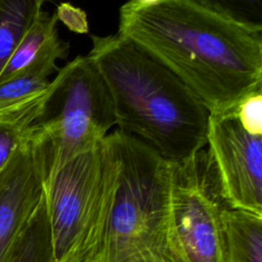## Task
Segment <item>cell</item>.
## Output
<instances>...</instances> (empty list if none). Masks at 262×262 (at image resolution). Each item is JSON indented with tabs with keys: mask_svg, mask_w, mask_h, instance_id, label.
Masks as SVG:
<instances>
[{
	"mask_svg": "<svg viewBox=\"0 0 262 262\" xmlns=\"http://www.w3.org/2000/svg\"><path fill=\"white\" fill-rule=\"evenodd\" d=\"M117 34L177 76L210 115L232 114L262 90V31L189 0H129L120 7Z\"/></svg>",
	"mask_w": 262,
	"mask_h": 262,
	"instance_id": "6da1fadb",
	"label": "cell"
},
{
	"mask_svg": "<svg viewBox=\"0 0 262 262\" xmlns=\"http://www.w3.org/2000/svg\"><path fill=\"white\" fill-rule=\"evenodd\" d=\"M91 40L88 56L108 88L121 130L172 162L207 145L210 113L177 76L119 34Z\"/></svg>",
	"mask_w": 262,
	"mask_h": 262,
	"instance_id": "7a4b0ae2",
	"label": "cell"
},
{
	"mask_svg": "<svg viewBox=\"0 0 262 262\" xmlns=\"http://www.w3.org/2000/svg\"><path fill=\"white\" fill-rule=\"evenodd\" d=\"M105 139L115 185L99 262H187L172 208L175 162L121 129Z\"/></svg>",
	"mask_w": 262,
	"mask_h": 262,
	"instance_id": "3957f363",
	"label": "cell"
},
{
	"mask_svg": "<svg viewBox=\"0 0 262 262\" xmlns=\"http://www.w3.org/2000/svg\"><path fill=\"white\" fill-rule=\"evenodd\" d=\"M56 73L30 130L44 180L68 162L95 149L116 125L108 88L88 55H78Z\"/></svg>",
	"mask_w": 262,
	"mask_h": 262,
	"instance_id": "277c9868",
	"label": "cell"
},
{
	"mask_svg": "<svg viewBox=\"0 0 262 262\" xmlns=\"http://www.w3.org/2000/svg\"><path fill=\"white\" fill-rule=\"evenodd\" d=\"M115 167L105 139L44 180L55 262H99L114 195Z\"/></svg>",
	"mask_w": 262,
	"mask_h": 262,
	"instance_id": "5b68a950",
	"label": "cell"
},
{
	"mask_svg": "<svg viewBox=\"0 0 262 262\" xmlns=\"http://www.w3.org/2000/svg\"><path fill=\"white\" fill-rule=\"evenodd\" d=\"M224 207L207 150L175 162L172 208L187 262H225Z\"/></svg>",
	"mask_w": 262,
	"mask_h": 262,
	"instance_id": "8992f818",
	"label": "cell"
},
{
	"mask_svg": "<svg viewBox=\"0 0 262 262\" xmlns=\"http://www.w3.org/2000/svg\"><path fill=\"white\" fill-rule=\"evenodd\" d=\"M207 145L225 206L262 215V135L247 132L233 113L210 115Z\"/></svg>",
	"mask_w": 262,
	"mask_h": 262,
	"instance_id": "52a82bcc",
	"label": "cell"
},
{
	"mask_svg": "<svg viewBox=\"0 0 262 262\" xmlns=\"http://www.w3.org/2000/svg\"><path fill=\"white\" fill-rule=\"evenodd\" d=\"M43 195V166L28 136L0 171V262Z\"/></svg>",
	"mask_w": 262,
	"mask_h": 262,
	"instance_id": "ba28073f",
	"label": "cell"
},
{
	"mask_svg": "<svg viewBox=\"0 0 262 262\" xmlns=\"http://www.w3.org/2000/svg\"><path fill=\"white\" fill-rule=\"evenodd\" d=\"M55 12L42 10L25 34L0 73V84L24 73L49 77L58 71L57 59H64L70 45L58 37Z\"/></svg>",
	"mask_w": 262,
	"mask_h": 262,
	"instance_id": "9c48e42d",
	"label": "cell"
},
{
	"mask_svg": "<svg viewBox=\"0 0 262 262\" xmlns=\"http://www.w3.org/2000/svg\"><path fill=\"white\" fill-rule=\"evenodd\" d=\"M225 262H262V215L225 206Z\"/></svg>",
	"mask_w": 262,
	"mask_h": 262,
	"instance_id": "30bf717a",
	"label": "cell"
},
{
	"mask_svg": "<svg viewBox=\"0 0 262 262\" xmlns=\"http://www.w3.org/2000/svg\"><path fill=\"white\" fill-rule=\"evenodd\" d=\"M47 90L48 87L26 100L0 110V171L28 138L42 111Z\"/></svg>",
	"mask_w": 262,
	"mask_h": 262,
	"instance_id": "8fae6325",
	"label": "cell"
},
{
	"mask_svg": "<svg viewBox=\"0 0 262 262\" xmlns=\"http://www.w3.org/2000/svg\"><path fill=\"white\" fill-rule=\"evenodd\" d=\"M5 262H55L44 195L14 241Z\"/></svg>",
	"mask_w": 262,
	"mask_h": 262,
	"instance_id": "7c38bea8",
	"label": "cell"
},
{
	"mask_svg": "<svg viewBox=\"0 0 262 262\" xmlns=\"http://www.w3.org/2000/svg\"><path fill=\"white\" fill-rule=\"evenodd\" d=\"M55 0H0V73L43 6Z\"/></svg>",
	"mask_w": 262,
	"mask_h": 262,
	"instance_id": "4fadbf2b",
	"label": "cell"
},
{
	"mask_svg": "<svg viewBox=\"0 0 262 262\" xmlns=\"http://www.w3.org/2000/svg\"><path fill=\"white\" fill-rule=\"evenodd\" d=\"M230 21L262 31V0H189Z\"/></svg>",
	"mask_w": 262,
	"mask_h": 262,
	"instance_id": "5bb4252c",
	"label": "cell"
},
{
	"mask_svg": "<svg viewBox=\"0 0 262 262\" xmlns=\"http://www.w3.org/2000/svg\"><path fill=\"white\" fill-rule=\"evenodd\" d=\"M50 80L36 73H24L0 84V110L18 103L47 89Z\"/></svg>",
	"mask_w": 262,
	"mask_h": 262,
	"instance_id": "9a60e30c",
	"label": "cell"
},
{
	"mask_svg": "<svg viewBox=\"0 0 262 262\" xmlns=\"http://www.w3.org/2000/svg\"><path fill=\"white\" fill-rule=\"evenodd\" d=\"M233 114L247 132L253 135H262V90L244 98Z\"/></svg>",
	"mask_w": 262,
	"mask_h": 262,
	"instance_id": "2e32d148",
	"label": "cell"
},
{
	"mask_svg": "<svg viewBox=\"0 0 262 262\" xmlns=\"http://www.w3.org/2000/svg\"><path fill=\"white\" fill-rule=\"evenodd\" d=\"M55 14L58 21H61L69 30L75 33L85 34L89 30L85 11L69 2L60 3L56 8Z\"/></svg>",
	"mask_w": 262,
	"mask_h": 262,
	"instance_id": "e0dca14e",
	"label": "cell"
},
{
	"mask_svg": "<svg viewBox=\"0 0 262 262\" xmlns=\"http://www.w3.org/2000/svg\"><path fill=\"white\" fill-rule=\"evenodd\" d=\"M135 1L138 2V3H142V4H147V3H151L156 0H135Z\"/></svg>",
	"mask_w": 262,
	"mask_h": 262,
	"instance_id": "ac0fdd59",
	"label": "cell"
}]
</instances>
